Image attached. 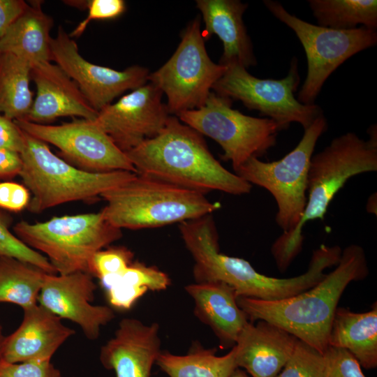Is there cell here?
Listing matches in <instances>:
<instances>
[{"instance_id": "cell-16", "label": "cell", "mask_w": 377, "mask_h": 377, "mask_svg": "<svg viewBox=\"0 0 377 377\" xmlns=\"http://www.w3.org/2000/svg\"><path fill=\"white\" fill-rule=\"evenodd\" d=\"M159 325L138 319L123 318L114 337L101 348L100 360L116 377H151L153 365L161 352Z\"/></svg>"}, {"instance_id": "cell-36", "label": "cell", "mask_w": 377, "mask_h": 377, "mask_svg": "<svg viewBox=\"0 0 377 377\" xmlns=\"http://www.w3.org/2000/svg\"><path fill=\"white\" fill-rule=\"evenodd\" d=\"M24 145V132L12 120L0 113V149L20 153Z\"/></svg>"}, {"instance_id": "cell-4", "label": "cell", "mask_w": 377, "mask_h": 377, "mask_svg": "<svg viewBox=\"0 0 377 377\" xmlns=\"http://www.w3.org/2000/svg\"><path fill=\"white\" fill-rule=\"evenodd\" d=\"M101 198L106 202L101 211L103 216L121 230L182 223L211 214L220 207L202 193L138 174Z\"/></svg>"}, {"instance_id": "cell-29", "label": "cell", "mask_w": 377, "mask_h": 377, "mask_svg": "<svg viewBox=\"0 0 377 377\" xmlns=\"http://www.w3.org/2000/svg\"><path fill=\"white\" fill-rule=\"evenodd\" d=\"M326 369L325 355L297 339L291 355L276 377H325Z\"/></svg>"}, {"instance_id": "cell-12", "label": "cell", "mask_w": 377, "mask_h": 377, "mask_svg": "<svg viewBox=\"0 0 377 377\" xmlns=\"http://www.w3.org/2000/svg\"><path fill=\"white\" fill-rule=\"evenodd\" d=\"M24 132L57 147L75 167L92 172L124 170L136 173L126 154L94 121L76 119L59 125L14 120Z\"/></svg>"}, {"instance_id": "cell-22", "label": "cell", "mask_w": 377, "mask_h": 377, "mask_svg": "<svg viewBox=\"0 0 377 377\" xmlns=\"http://www.w3.org/2000/svg\"><path fill=\"white\" fill-rule=\"evenodd\" d=\"M328 346L348 350L366 369L377 367V306L356 313L337 308L331 325Z\"/></svg>"}, {"instance_id": "cell-32", "label": "cell", "mask_w": 377, "mask_h": 377, "mask_svg": "<svg viewBox=\"0 0 377 377\" xmlns=\"http://www.w3.org/2000/svg\"><path fill=\"white\" fill-rule=\"evenodd\" d=\"M0 377H61L51 360H34L18 363L0 361Z\"/></svg>"}, {"instance_id": "cell-39", "label": "cell", "mask_w": 377, "mask_h": 377, "mask_svg": "<svg viewBox=\"0 0 377 377\" xmlns=\"http://www.w3.org/2000/svg\"><path fill=\"white\" fill-rule=\"evenodd\" d=\"M367 210L369 213L376 214V194H372L368 199Z\"/></svg>"}, {"instance_id": "cell-15", "label": "cell", "mask_w": 377, "mask_h": 377, "mask_svg": "<svg viewBox=\"0 0 377 377\" xmlns=\"http://www.w3.org/2000/svg\"><path fill=\"white\" fill-rule=\"evenodd\" d=\"M96 290L93 276L87 272L47 274L38 302L60 318L77 324L94 341L115 316L112 308L92 304Z\"/></svg>"}, {"instance_id": "cell-6", "label": "cell", "mask_w": 377, "mask_h": 377, "mask_svg": "<svg viewBox=\"0 0 377 377\" xmlns=\"http://www.w3.org/2000/svg\"><path fill=\"white\" fill-rule=\"evenodd\" d=\"M13 230L26 245L45 256L59 274H91L94 254L122 236L121 230L101 212L54 216L35 223L21 221Z\"/></svg>"}, {"instance_id": "cell-33", "label": "cell", "mask_w": 377, "mask_h": 377, "mask_svg": "<svg viewBox=\"0 0 377 377\" xmlns=\"http://www.w3.org/2000/svg\"><path fill=\"white\" fill-rule=\"evenodd\" d=\"M325 377H366L357 360L346 350L328 346Z\"/></svg>"}, {"instance_id": "cell-11", "label": "cell", "mask_w": 377, "mask_h": 377, "mask_svg": "<svg viewBox=\"0 0 377 377\" xmlns=\"http://www.w3.org/2000/svg\"><path fill=\"white\" fill-rule=\"evenodd\" d=\"M226 66V72L212 87L214 92L259 111L274 120L280 131L292 123L300 124L305 130L323 114L318 105L302 104L294 95L300 84L297 59L291 61L287 76L279 80L256 77L237 62Z\"/></svg>"}, {"instance_id": "cell-26", "label": "cell", "mask_w": 377, "mask_h": 377, "mask_svg": "<svg viewBox=\"0 0 377 377\" xmlns=\"http://www.w3.org/2000/svg\"><path fill=\"white\" fill-rule=\"evenodd\" d=\"M47 273L18 259L0 257V302L20 306L22 309L38 304Z\"/></svg>"}, {"instance_id": "cell-30", "label": "cell", "mask_w": 377, "mask_h": 377, "mask_svg": "<svg viewBox=\"0 0 377 377\" xmlns=\"http://www.w3.org/2000/svg\"><path fill=\"white\" fill-rule=\"evenodd\" d=\"M10 220L0 212V257L18 259L34 265L47 274H57L48 259L22 242L9 230Z\"/></svg>"}, {"instance_id": "cell-3", "label": "cell", "mask_w": 377, "mask_h": 377, "mask_svg": "<svg viewBox=\"0 0 377 377\" xmlns=\"http://www.w3.org/2000/svg\"><path fill=\"white\" fill-rule=\"evenodd\" d=\"M369 131V140L348 132L334 138L323 150L312 156L306 203L301 219L294 229L283 232L271 248L280 271H286L302 251L304 226L310 221L324 219L334 197L350 178L377 170L376 126Z\"/></svg>"}, {"instance_id": "cell-25", "label": "cell", "mask_w": 377, "mask_h": 377, "mask_svg": "<svg viewBox=\"0 0 377 377\" xmlns=\"http://www.w3.org/2000/svg\"><path fill=\"white\" fill-rule=\"evenodd\" d=\"M31 68L22 58L0 53V113L12 120L24 119L32 105Z\"/></svg>"}, {"instance_id": "cell-37", "label": "cell", "mask_w": 377, "mask_h": 377, "mask_svg": "<svg viewBox=\"0 0 377 377\" xmlns=\"http://www.w3.org/2000/svg\"><path fill=\"white\" fill-rule=\"evenodd\" d=\"M29 6L23 0H0V39Z\"/></svg>"}, {"instance_id": "cell-34", "label": "cell", "mask_w": 377, "mask_h": 377, "mask_svg": "<svg viewBox=\"0 0 377 377\" xmlns=\"http://www.w3.org/2000/svg\"><path fill=\"white\" fill-rule=\"evenodd\" d=\"M87 17L69 34L71 38L82 35L91 20H110L120 16L126 10V3L123 0H90L87 1Z\"/></svg>"}, {"instance_id": "cell-19", "label": "cell", "mask_w": 377, "mask_h": 377, "mask_svg": "<svg viewBox=\"0 0 377 377\" xmlns=\"http://www.w3.org/2000/svg\"><path fill=\"white\" fill-rule=\"evenodd\" d=\"M23 311L20 326L6 337L2 360L7 362L51 360L75 333L61 318L38 304Z\"/></svg>"}, {"instance_id": "cell-13", "label": "cell", "mask_w": 377, "mask_h": 377, "mask_svg": "<svg viewBox=\"0 0 377 377\" xmlns=\"http://www.w3.org/2000/svg\"><path fill=\"white\" fill-rule=\"evenodd\" d=\"M50 59L76 83L98 112L124 92L145 84L150 74L147 68L137 65L117 71L88 61L61 26L50 40Z\"/></svg>"}, {"instance_id": "cell-18", "label": "cell", "mask_w": 377, "mask_h": 377, "mask_svg": "<svg viewBox=\"0 0 377 377\" xmlns=\"http://www.w3.org/2000/svg\"><path fill=\"white\" fill-rule=\"evenodd\" d=\"M297 341L295 337L267 321L249 322L234 346L237 366L251 377H276Z\"/></svg>"}, {"instance_id": "cell-7", "label": "cell", "mask_w": 377, "mask_h": 377, "mask_svg": "<svg viewBox=\"0 0 377 377\" xmlns=\"http://www.w3.org/2000/svg\"><path fill=\"white\" fill-rule=\"evenodd\" d=\"M327 127L322 114L304 130L297 145L282 158L264 162L252 157L235 172L251 185L263 187L272 194L277 205L276 222L283 232L294 229L303 214L311 159Z\"/></svg>"}, {"instance_id": "cell-1", "label": "cell", "mask_w": 377, "mask_h": 377, "mask_svg": "<svg viewBox=\"0 0 377 377\" xmlns=\"http://www.w3.org/2000/svg\"><path fill=\"white\" fill-rule=\"evenodd\" d=\"M124 153L137 174L204 195L212 191L243 195L252 188L214 158L202 135L175 117L170 116L156 136Z\"/></svg>"}, {"instance_id": "cell-8", "label": "cell", "mask_w": 377, "mask_h": 377, "mask_svg": "<svg viewBox=\"0 0 377 377\" xmlns=\"http://www.w3.org/2000/svg\"><path fill=\"white\" fill-rule=\"evenodd\" d=\"M178 119L220 145L223 158L237 170L252 157L258 158L276 145L280 131L272 119L244 114L232 108V100L210 92L199 108L180 112Z\"/></svg>"}, {"instance_id": "cell-28", "label": "cell", "mask_w": 377, "mask_h": 377, "mask_svg": "<svg viewBox=\"0 0 377 377\" xmlns=\"http://www.w3.org/2000/svg\"><path fill=\"white\" fill-rule=\"evenodd\" d=\"M133 252L124 246H112L96 252L91 263V274L107 290L133 263Z\"/></svg>"}, {"instance_id": "cell-41", "label": "cell", "mask_w": 377, "mask_h": 377, "mask_svg": "<svg viewBox=\"0 0 377 377\" xmlns=\"http://www.w3.org/2000/svg\"><path fill=\"white\" fill-rule=\"evenodd\" d=\"M230 377H251L247 374L246 371L242 370L241 368H237L232 373Z\"/></svg>"}, {"instance_id": "cell-5", "label": "cell", "mask_w": 377, "mask_h": 377, "mask_svg": "<svg viewBox=\"0 0 377 377\" xmlns=\"http://www.w3.org/2000/svg\"><path fill=\"white\" fill-rule=\"evenodd\" d=\"M24 137L19 176L31 194L27 207L31 212L69 202L93 200L136 176L137 173L124 170H83L55 155L47 143L25 132Z\"/></svg>"}, {"instance_id": "cell-35", "label": "cell", "mask_w": 377, "mask_h": 377, "mask_svg": "<svg viewBox=\"0 0 377 377\" xmlns=\"http://www.w3.org/2000/svg\"><path fill=\"white\" fill-rule=\"evenodd\" d=\"M30 199V192L24 184L0 182V208L18 212L28 207Z\"/></svg>"}, {"instance_id": "cell-40", "label": "cell", "mask_w": 377, "mask_h": 377, "mask_svg": "<svg viewBox=\"0 0 377 377\" xmlns=\"http://www.w3.org/2000/svg\"><path fill=\"white\" fill-rule=\"evenodd\" d=\"M6 336L4 335L2 325L0 323V361L2 360L3 350Z\"/></svg>"}, {"instance_id": "cell-27", "label": "cell", "mask_w": 377, "mask_h": 377, "mask_svg": "<svg viewBox=\"0 0 377 377\" xmlns=\"http://www.w3.org/2000/svg\"><path fill=\"white\" fill-rule=\"evenodd\" d=\"M313 15L318 26L334 29H352L357 25L376 29V0H309Z\"/></svg>"}, {"instance_id": "cell-24", "label": "cell", "mask_w": 377, "mask_h": 377, "mask_svg": "<svg viewBox=\"0 0 377 377\" xmlns=\"http://www.w3.org/2000/svg\"><path fill=\"white\" fill-rule=\"evenodd\" d=\"M156 364L169 377H230L238 368L233 346L226 355L218 356L215 349L195 345L183 355L161 351Z\"/></svg>"}, {"instance_id": "cell-10", "label": "cell", "mask_w": 377, "mask_h": 377, "mask_svg": "<svg viewBox=\"0 0 377 377\" xmlns=\"http://www.w3.org/2000/svg\"><path fill=\"white\" fill-rule=\"evenodd\" d=\"M226 68L209 58L200 30V19L197 17L183 31L172 56L150 73L148 80L166 95L169 113L177 116L202 106Z\"/></svg>"}, {"instance_id": "cell-17", "label": "cell", "mask_w": 377, "mask_h": 377, "mask_svg": "<svg viewBox=\"0 0 377 377\" xmlns=\"http://www.w3.org/2000/svg\"><path fill=\"white\" fill-rule=\"evenodd\" d=\"M31 78L36 95L25 120L42 124L61 117H77L94 121L98 115L76 83L57 64H34Z\"/></svg>"}, {"instance_id": "cell-2", "label": "cell", "mask_w": 377, "mask_h": 377, "mask_svg": "<svg viewBox=\"0 0 377 377\" xmlns=\"http://www.w3.org/2000/svg\"><path fill=\"white\" fill-rule=\"evenodd\" d=\"M368 274L364 251L353 244L342 250L336 268L311 288L280 300L239 296L237 302L251 321H267L325 353L343 291L350 282L362 280Z\"/></svg>"}, {"instance_id": "cell-20", "label": "cell", "mask_w": 377, "mask_h": 377, "mask_svg": "<svg viewBox=\"0 0 377 377\" xmlns=\"http://www.w3.org/2000/svg\"><path fill=\"white\" fill-rule=\"evenodd\" d=\"M205 22L203 38L216 34L223 43L220 64L237 62L244 68L257 64L242 15L248 5L238 0H198Z\"/></svg>"}, {"instance_id": "cell-38", "label": "cell", "mask_w": 377, "mask_h": 377, "mask_svg": "<svg viewBox=\"0 0 377 377\" xmlns=\"http://www.w3.org/2000/svg\"><path fill=\"white\" fill-rule=\"evenodd\" d=\"M22 161L20 153L0 149V181L8 180L20 175Z\"/></svg>"}, {"instance_id": "cell-9", "label": "cell", "mask_w": 377, "mask_h": 377, "mask_svg": "<svg viewBox=\"0 0 377 377\" xmlns=\"http://www.w3.org/2000/svg\"><path fill=\"white\" fill-rule=\"evenodd\" d=\"M263 2L275 17L293 30L304 49L307 73L297 98L302 104H314L325 82L340 65L377 43L376 29L361 26L341 30L314 25L289 13L278 1Z\"/></svg>"}, {"instance_id": "cell-21", "label": "cell", "mask_w": 377, "mask_h": 377, "mask_svg": "<svg viewBox=\"0 0 377 377\" xmlns=\"http://www.w3.org/2000/svg\"><path fill=\"white\" fill-rule=\"evenodd\" d=\"M186 291L194 302V314L208 325L222 348H232L243 327L249 322L239 306L235 290L223 282L188 284Z\"/></svg>"}, {"instance_id": "cell-14", "label": "cell", "mask_w": 377, "mask_h": 377, "mask_svg": "<svg viewBox=\"0 0 377 377\" xmlns=\"http://www.w3.org/2000/svg\"><path fill=\"white\" fill-rule=\"evenodd\" d=\"M163 94L154 84L146 83L103 108L94 121L126 152L164 128L170 113Z\"/></svg>"}, {"instance_id": "cell-31", "label": "cell", "mask_w": 377, "mask_h": 377, "mask_svg": "<svg viewBox=\"0 0 377 377\" xmlns=\"http://www.w3.org/2000/svg\"><path fill=\"white\" fill-rule=\"evenodd\" d=\"M117 282L147 291L163 290L170 284V279L165 273L155 267L147 266L139 262H133Z\"/></svg>"}, {"instance_id": "cell-23", "label": "cell", "mask_w": 377, "mask_h": 377, "mask_svg": "<svg viewBox=\"0 0 377 377\" xmlns=\"http://www.w3.org/2000/svg\"><path fill=\"white\" fill-rule=\"evenodd\" d=\"M53 19L32 1L28 9L0 39V53H10L34 64L50 61V30Z\"/></svg>"}]
</instances>
